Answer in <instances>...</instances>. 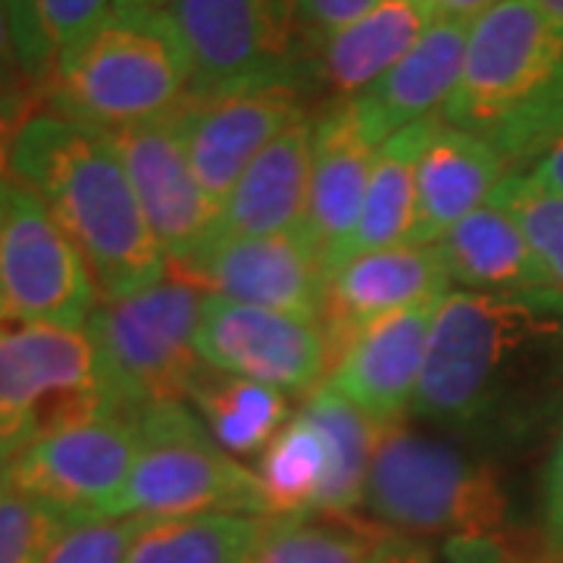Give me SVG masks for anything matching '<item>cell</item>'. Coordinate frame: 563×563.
Here are the masks:
<instances>
[{
	"mask_svg": "<svg viewBox=\"0 0 563 563\" xmlns=\"http://www.w3.org/2000/svg\"><path fill=\"white\" fill-rule=\"evenodd\" d=\"M563 398V291H451L410 413L461 432H523Z\"/></svg>",
	"mask_w": 563,
	"mask_h": 563,
	"instance_id": "obj_1",
	"label": "cell"
},
{
	"mask_svg": "<svg viewBox=\"0 0 563 563\" xmlns=\"http://www.w3.org/2000/svg\"><path fill=\"white\" fill-rule=\"evenodd\" d=\"M13 179L38 198L81 254L103 298L161 282L169 261L141 213L113 141L101 129L38 113L22 129Z\"/></svg>",
	"mask_w": 563,
	"mask_h": 563,
	"instance_id": "obj_2",
	"label": "cell"
},
{
	"mask_svg": "<svg viewBox=\"0 0 563 563\" xmlns=\"http://www.w3.org/2000/svg\"><path fill=\"white\" fill-rule=\"evenodd\" d=\"M507 166L563 141V22L536 0H498L470 25L461 79L439 113Z\"/></svg>",
	"mask_w": 563,
	"mask_h": 563,
	"instance_id": "obj_3",
	"label": "cell"
},
{
	"mask_svg": "<svg viewBox=\"0 0 563 563\" xmlns=\"http://www.w3.org/2000/svg\"><path fill=\"white\" fill-rule=\"evenodd\" d=\"M191 91V57L166 7L120 3L81 35L44 85L57 117L117 132L163 120Z\"/></svg>",
	"mask_w": 563,
	"mask_h": 563,
	"instance_id": "obj_4",
	"label": "cell"
},
{
	"mask_svg": "<svg viewBox=\"0 0 563 563\" xmlns=\"http://www.w3.org/2000/svg\"><path fill=\"white\" fill-rule=\"evenodd\" d=\"M207 298V288L169 269L135 295L98 301L85 332L113 410L135 417L147 407L191 398L203 373L195 339Z\"/></svg>",
	"mask_w": 563,
	"mask_h": 563,
	"instance_id": "obj_5",
	"label": "cell"
},
{
	"mask_svg": "<svg viewBox=\"0 0 563 563\" xmlns=\"http://www.w3.org/2000/svg\"><path fill=\"white\" fill-rule=\"evenodd\" d=\"M363 507L407 536L492 539L507 523V495L492 463L442 439L385 426Z\"/></svg>",
	"mask_w": 563,
	"mask_h": 563,
	"instance_id": "obj_6",
	"label": "cell"
},
{
	"mask_svg": "<svg viewBox=\"0 0 563 563\" xmlns=\"http://www.w3.org/2000/svg\"><path fill=\"white\" fill-rule=\"evenodd\" d=\"M139 454L120 517L169 520L244 514L269 520L257 473L229 457L191 404H161L132 417Z\"/></svg>",
	"mask_w": 563,
	"mask_h": 563,
	"instance_id": "obj_7",
	"label": "cell"
},
{
	"mask_svg": "<svg viewBox=\"0 0 563 563\" xmlns=\"http://www.w3.org/2000/svg\"><path fill=\"white\" fill-rule=\"evenodd\" d=\"M110 410L85 329L0 320V454L7 461L57 429Z\"/></svg>",
	"mask_w": 563,
	"mask_h": 563,
	"instance_id": "obj_8",
	"label": "cell"
},
{
	"mask_svg": "<svg viewBox=\"0 0 563 563\" xmlns=\"http://www.w3.org/2000/svg\"><path fill=\"white\" fill-rule=\"evenodd\" d=\"M191 57V98L295 85V0H163Z\"/></svg>",
	"mask_w": 563,
	"mask_h": 563,
	"instance_id": "obj_9",
	"label": "cell"
},
{
	"mask_svg": "<svg viewBox=\"0 0 563 563\" xmlns=\"http://www.w3.org/2000/svg\"><path fill=\"white\" fill-rule=\"evenodd\" d=\"M101 295L47 207L16 179L0 185V320L85 329Z\"/></svg>",
	"mask_w": 563,
	"mask_h": 563,
	"instance_id": "obj_10",
	"label": "cell"
},
{
	"mask_svg": "<svg viewBox=\"0 0 563 563\" xmlns=\"http://www.w3.org/2000/svg\"><path fill=\"white\" fill-rule=\"evenodd\" d=\"M135 454V422L120 410H110L22 448L10 457L7 485L57 507L73 520L120 517Z\"/></svg>",
	"mask_w": 563,
	"mask_h": 563,
	"instance_id": "obj_11",
	"label": "cell"
},
{
	"mask_svg": "<svg viewBox=\"0 0 563 563\" xmlns=\"http://www.w3.org/2000/svg\"><path fill=\"white\" fill-rule=\"evenodd\" d=\"M203 366L239 379L279 388L282 395H313L332 369L320 320H303L266 307L210 295L198 325Z\"/></svg>",
	"mask_w": 563,
	"mask_h": 563,
	"instance_id": "obj_12",
	"label": "cell"
},
{
	"mask_svg": "<svg viewBox=\"0 0 563 563\" xmlns=\"http://www.w3.org/2000/svg\"><path fill=\"white\" fill-rule=\"evenodd\" d=\"M303 117L301 91L295 85L247 88L210 98L188 95L173 110L191 169L217 207L225 203L247 166Z\"/></svg>",
	"mask_w": 563,
	"mask_h": 563,
	"instance_id": "obj_13",
	"label": "cell"
},
{
	"mask_svg": "<svg viewBox=\"0 0 563 563\" xmlns=\"http://www.w3.org/2000/svg\"><path fill=\"white\" fill-rule=\"evenodd\" d=\"M107 135L120 154L141 213L166 261L169 266H185L213 239L220 207L207 198L195 176L173 113Z\"/></svg>",
	"mask_w": 563,
	"mask_h": 563,
	"instance_id": "obj_14",
	"label": "cell"
},
{
	"mask_svg": "<svg viewBox=\"0 0 563 563\" xmlns=\"http://www.w3.org/2000/svg\"><path fill=\"white\" fill-rule=\"evenodd\" d=\"M195 279L207 295L320 320L329 276L320 251L303 232L266 239H217L185 266H169Z\"/></svg>",
	"mask_w": 563,
	"mask_h": 563,
	"instance_id": "obj_15",
	"label": "cell"
},
{
	"mask_svg": "<svg viewBox=\"0 0 563 563\" xmlns=\"http://www.w3.org/2000/svg\"><path fill=\"white\" fill-rule=\"evenodd\" d=\"M435 244H398L347 261L329 279L320 325L329 342V363L342 361L351 342L373 322L420 303H439L451 291ZM332 373V369H329Z\"/></svg>",
	"mask_w": 563,
	"mask_h": 563,
	"instance_id": "obj_16",
	"label": "cell"
},
{
	"mask_svg": "<svg viewBox=\"0 0 563 563\" xmlns=\"http://www.w3.org/2000/svg\"><path fill=\"white\" fill-rule=\"evenodd\" d=\"M439 303H420L373 322L329 373V385L383 429L398 426L413 407Z\"/></svg>",
	"mask_w": 563,
	"mask_h": 563,
	"instance_id": "obj_17",
	"label": "cell"
},
{
	"mask_svg": "<svg viewBox=\"0 0 563 563\" xmlns=\"http://www.w3.org/2000/svg\"><path fill=\"white\" fill-rule=\"evenodd\" d=\"M470 25L473 22L439 16L410 47V54H404L383 79L373 81L351 101L363 122V132L376 147L417 122L432 120L435 110L442 113L444 101L461 79Z\"/></svg>",
	"mask_w": 563,
	"mask_h": 563,
	"instance_id": "obj_18",
	"label": "cell"
},
{
	"mask_svg": "<svg viewBox=\"0 0 563 563\" xmlns=\"http://www.w3.org/2000/svg\"><path fill=\"white\" fill-rule=\"evenodd\" d=\"M507 176V163L476 135L432 117L417 163V217L410 244H439L479 210Z\"/></svg>",
	"mask_w": 563,
	"mask_h": 563,
	"instance_id": "obj_19",
	"label": "cell"
},
{
	"mask_svg": "<svg viewBox=\"0 0 563 563\" xmlns=\"http://www.w3.org/2000/svg\"><path fill=\"white\" fill-rule=\"evenodd\" d=\"M313 129L317 122L303 117L247 166L242 181L220 207L217 232L210 242L301 232L310 198Z\"/></svg>",
	"mask_w": 563,
	"mask_h": 563,
	"instance_id": "obj_20",
	"label": "cell"
},
{
	"mask_svg": "<svg viewBox=\"0 0 563 563\" xmlns=\"http://www.w3.org/2000/svg\"><path fill=\"white\" fill-rule=\"evenodd\" d=\"M376 151L351 101L335 103L313 129L310 198L301 232L320 251L322 266L357 225Z\"/></svg>",
	"mask_w": 563,
	"mask_h": 563,
	"instance_id": "obj_21",
	"label": "cell"
},
{
	"mask_svg": "<svg viewBox=\"0 0 563 563\" xmlns=\"http://www.w3.org/2000/svg\"><path fill=\"white\" fill-rule=\"evenodd\" d=\"M435 247L442 254L451 282L463 285L466 291H483V295L558 291L520 222L495 201L473 210Z\"/></svg>",
	"mask_w": 563,
	"mask_h": 563,
	"instance_id": "obj_22",
	"label": "cell"
},
{
	"mask_svg": "<svg viewBox=\"0 0 563 563\" xmlns=\"http://www.w3.org/2000/svg\"><path fill=\"white\" fill-rule=\"evenodd\" d=\"M432 0H376L369 13L317 44V76L335 98H357L435 25Z\"/></svg>",
	"mask_w": 563,
	"mask_h": 563,
	"instance_id": "obj_23",
	"label": "cell"
},
{
	"mask_svg": "<svg viewBox=\"0 0 563 563\" xmlns=\"http://www.w3.org/2000/svg\"><path fill=\"white\" fill-rule=\"evenodd\" d=\"M429 122L432 120L404 129L376 151L357 225L325 257V276L329 279L342 269L344 263L361 257V254L410 244L413 217H417V163H420Z\"/></svg>",
	"mask_w": 563,
	"mask_h": 563,
	"instance_id": "obj_24",
	"label": "cell"
},
{
	"mask_svg": "<svg viewBox=\"0 0 563 563\" xmlns=\"http://www.w3.org/2000/svg\"><path fill=\"white\" fill-rule=\"evenodd\" d=\"M301 413L320 429L329 454V473L317 501V514L351 517L366 501L373 454L383 435V426L369 420L357 404L347 401L329 383L303 398Z\"/></svg>",
	"mask_w": 563,
	"mask_h": 563,
	"instance_id": "obj_25",
	"label": "cell"
},
{
	"mask_svg": "<svg viewBox=\"0 0 563 563\" xmlns=\"http://www.w3.org/2000/svg\"><path fill=\"white\" fill-rule=\"evenodd\" d=\"M191 410L229 457L263 454L288 417V395L263 383L239 379L203 366L191 388Z\"/></svg>",
	"mask_w": 563,
	"mask_h": 563,
	"instance_id": "obj_26",
	"label": "cell"
},
{
	"mask_svg": "<svg viewBox=\"0 0 563 563\" xmlns=\"http://www.w3.org/2000/svg\"><path fill=\"white\" fill-rule=\"evenodd\" d=\"M263 529V517L244 514L144 520L125 563H251Z\"/></svg>",
	"mask_w": 563,
	"mask_h": 563,
	"instance_id": "obj_27",
	"label": "cell"
},
{
	"mask_svg": "<svg viewBox=\"0 0 563 563\" xmlns=\"http://www.w3.org/2000/svg\"><path fill=\"white\" fill-rule=\"evenodd\" d=\"M329 473V454L320 429L303 413H295L279 429V435L266 444L257 463V483L269 520L279 517H310Z\"/></svg>",
	"mask_w": 563,
	"mask_h": 563,
	"instance_id": "obj_28",
	"label": "cell"
},
{
	"mask_svg": "<svg viewBox=\"0 0 563 563\" xmlns=\"http://www.w3.org/2000/svg\"><path fill=\"white\" fill-rule=\"evenodd\" d=\"M117 7V0H10L13 47L25 79L51 81L60 57Z\"/></svg>",
	"mask_w": 563,
	"mask_h": 563,
	"instance_id": "obj_29",
	"label": "cell"
},
{
	"mask_svg": "<svg viewBox=\"0 0 563 563\" xmlns=\"http://www.w3.org/2000/svg\"><path fill=\"white\" fill-rule=\"evenodd\" d=\"M379 539L351 517H279L266 520L251 563H369Z\"/></svg>",
	"mask_w": 563,
	"mask_h": 563,
	"instance_id": "obj_30",
	"label": "cell"
},
{
	"mask_svg": "<svg viewBox=\"0 0 563 563\" xmlns=\"http://www.w3.org/2000/svg\"><path fill=\"white\" fill-rule=\"evenodd\" d=\"M488 201L504 207L520 222L554 288L563 291V195L539 185L532 176L507 173Z\"/></svg>",
	"mask_w": 563,
	"mask_h": 563,
	"instance_id": "obj_31",
	"label": "cell"
},
{
	"mask_svg": "<svg viewBox=\"0 0 563 563\" xmlns=\"http://www.w3.org/2000/svg\"><path fill=\"white\" fill-rule=\"evenodd\" d=\"M69 523L73 517H66L57 507L3 485L0 488V563H44Z\"/></svg>",
	"mask_w": 563,
	"mask_h": 563,
	"instance_id": "obj_32",
	"label": "cell"
},
{
	"mask_svg": "<svg viewBox=\"0 0 563 563\" xmlns=\"http://www.w3.org/2000/svg\"><path fill=\"white\" fill-rule=\"evenodd\" d=\"M141 523L139 517L73 520L44 563H125Z\"/></svg>",
	"mask_w": 563,
	"mask_h": 563,
	"instance_id": "obj_33",
	"label": "cell"
},
{
	"mask_svg": "<svg viewBox=\"0 0 563 563\" xmlns=\"http://www.w3.org/2000/svg\"><path fill=\"white\" fill-rule=\"evenodd\" d=\"M44 91L29 79H0V185L13 179L22 129L38 117Z\"/></svg>",
	"mask_w": 563,
	"mask_h": 563,
	"instance_id": "obj_34",
	"label": "cell"
},
{
	"mask_svg": "<svg viewBox=\"0 0 563 563\" xmlns=\"http://www.w3.org/2000/svg\"><path fill=\"white\" fill-rule=\"evenodd\" d=\"M373 7H376V0H295L298 25H301V32L310 35L313 44L347 29Z\"/></svg>",
	"mask_w": 563,
	"mask_h": 563,
	"instance_id": "obj_35",
	"label": "cell"
},
{
	"mask_svg": "<svg viewBox=\"0 0 563 563\" xmlns=\"http://www.w3.org/2000/svg\"><path fill=\"white\" fill-rule=\"evenodd\" d=\"M544 520H548V539L563 558V435L544 473Z\"/></svg>",
	"mask_w": 563,
	"mask_h": 563,
	"instance_id": "obj_36",
	"label": "cell"
},
{
	"mask_svg": "<svg viewBox=\"0 0 563 563\" xmlns=\"http://www.w3.org/2000/svg\"><path fill=\"white\" fill-rule=\"evenodd\" d=\"M369 563H435L432 551L410 536H398V532H385L379 544L373 548Z\"/></svg>",
	"mask_w": 563,
	"mask_h": 563,
	"instance_id": "obj_37",
	"label": "cell"
},
{
	"mask_svg": "<svg viewBox=\"0 0 563 563\" xmlns=\"http://www.w3.org/2000/svg\"><path fill=\"white\" fill-rule=\"evenodd\" d=\"M0 79H25L13 47V25H10V0H0Z\"/></svg>",
	"mask_w": 563,
	"mask_h": 563,
	"instance_id": "obj_38",
	"label": "cell"
},
{
	"mask_svg": "<svg viewBox=\"0 0 563 563\" xmlns=\"http://www.w3.org/2000/svg\"><path fill=\"white\" fill-rule=\"evenodd\" d=\"M529 176L539 181V185H544V188L563 195V141H558V144L544 154L542 161L532 166Z\"/></svg>",
	"mask_w": 563,
	"mask_h": 563,
	"instance_id": "obj_39",
	"label": "cell"
},
{
	"mask_svg": "<svg viewBox=\"0 0 563 563\" xmlns=\"http://www.w3.org/2000/svg\"><path fill=\"white\" fill-rule=\"evenodd\" d=\"M432 3H435L439 16H444V20L476 22L498 0H432Z\"/></svg>",
	"mask_w": 563,
	"mask_h": 563,
	"instance_id": "obj_40",
	"label": "cell"
},
{
	"mask_svg": "<svg viewBox=\"0 0 563 563\" xmlns=\"http://www.w3.org/2000/svg\"><path fill=\"white\" fill-rule=\"evenodd\" d=\"M536 3H539L542 10H548V13H551L554 20L563 22V0H536Z\"/></svg>",
	"mask_w": 563,
	"mask_h": 563,
	"instance_id": "obj_41",
	"label": "cell"
},
{
	"mask_svg": "<svg viewBox=\"0 0 563 563\" xmlns=\"http://www.w3.org/2000/svg\"><path fill=\"white\" fill-rule=\"evenodd\" d=\"M7 466H10V461H7V457L0 454V488L7 485Z\"/></svg>",
	"mask_w": 563,
	"mask_h": 563,
	"instance_id": "obj_42",
	"label": "cell"
},
{
	"mask_svg": "<svg viewBox=\"0 0 563 563\" xmlns=\"http://www.w3.org/2000/svg\"><path fill=\"white\" fill-rule=\"evenodd\" d=\"M120 3H157V7H163V0H117V7Z\"/></svg>",
	"mask_w": 563,
	"mask_h": 563,
	"instance_id": "obj_43",
	"label": "cell"
}]
</instances>
